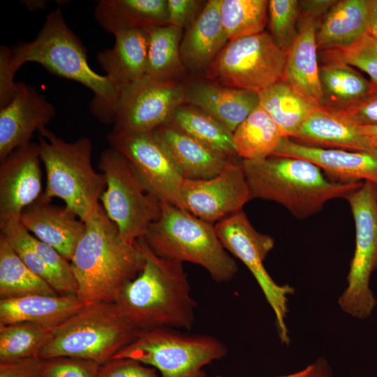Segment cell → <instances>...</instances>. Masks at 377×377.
<instances>
[{
	"label": "cell",
	"mask_w": 377,
	"mask_h": 377,
	"mask_svg": "<svg viewBox=\"0 0 377 377\" xmlns=\"http://www.w3.org/2000/svg\"><path fill=\"white\" fill-rule=\"evenodd\" d=\"M98 169L106 180L101 205L121 238L133 244L144 237L149 226L160 216L161 200L132 163L113 148L101 153Z\"/></svg>",
	"instance_id": "cell-9"
},
{
	"label": "cell",
	"mask_w": 377,
	"mask_h": 377,
	"mask_svg": "<svg viewBox=\"0 0 377 377\" xmlns=\"http://www.w3.org/2000/svg\"><path fill=\"white\" fill-rule=\"evenodd\" d=\"M20 222L35 237L71 260L85 230V222L66 206L52 204L41 195L22 212Z\"/></svg>",
	"instance_id": "cell-19"
},
{
	"label": "cell",
	"mask_w": 377,
	"mask_h": 377,
	"mask_svg": "<svg viewBox=\"0 0 377 377\" xmlns=\"http://www.w3.org/2000/svg\"><path fill=\"white\" fill-rule=\"evenodd\" d=\"M39 357L0 363V377H44Z\"/></svg>",
	"instance_id": "cell-44"
},
{
	"label": "cell",
	"mask_w": 377,
	"mask_h": 377,
	"mask_svg": "<svg viewBox=\"0 0 377 377\" xmlns=\"http://www.w3.org/2000/svg\"><path fill=\"white\" fill-rule=\"evenodd\" d=\"M253 199L241 161H231L217 176L184 179L178 207L213 224L242 210Z\"/></svg>",
	"instance_id": "cell-15"
},
{
	"label": "cell",
	"mask_w": 377,
	"mask_h": 377,
	"mask_svg": "<svg viewBox=\"0 0 377 377\" xmlns=\"http://www.w3.org/2000/svg\"><path fill=\"white\" fill-rule=\"evenodd\" d=\"M114 36V45L99 52L97 61L105 75L122 89L145 75L148 30L130 29Z\"/></svg>",
	"instance_id": "cell-27"
},
{
	"label": "cell",
	"mask_w": 377,
	"mask_h": 377,
	"mask_svg": "<svg viewBox=\"0 0 377 377\" xmlns=\"http://www.w3.org/2000/svg\"><path fill=\"white\" fill-rule=\"evenodd\" d=\"M220 0H209L197 20L186 29L180 43L186 71L204 74L228 43L220 15Z\"/></svg>",
	"instance_id": "cell-22"
},
{
	"label": "cell",
	"mask_w": 377,
	"mask_h": 377,
	"mask_svg": "<svg viewBox=\"0 0 377 377\" xmlns=\"http://www.w3.org/2000/svg\"><path fill=\"white\" fill-rule=\"evenodd\" d=\"M227 352L214 337L157 327L141 330L112 359L137 360L156 369L160 377H207L203 367L222 359Z\"/></svg>",
	"instance_id": "cell-8"
},
{
	"label": "cell",
	"mask_w": 377,
	"mask_h": 377,
	"mask_svg": "<svg viewBox=\"0 0 377 377\" xmlns=\"http://www.w3.org/2000/svg\"><path fill=\"white\" fill-rule=\"evenodd\" d=\"M311 364H310L309 365H308L306 367L304 368L303 369L300 370L295 373L279 376L276 377H306L307 374L309 373V371H311ZM216 377H223V376H218Z\"/></svg>",
	"instance_id": "cell-49"
},
{
	"label": "cell",
	"mask_w": 377,
	"mask_h": 377,
	"mask_svg": "<svg viewBox=\"0 0 377 377\" xmlns=\"http://www.w3.org/2000/svg\"><path fill=\"white\" fill-rule=\"evenodd\" d=\"M35 62L57 76L77 82L94 97L91 114L105 124H113L121 89L89 65L80 39L68 27L59 8L50 12L37 36L12 48L10 67L16 73L25 63Z\"/></svg>",
	"instance_id": "cell-3"
},
{
	"label": "cell",
	"mask_w": 377,
	"mask_h": 377,
	"mask_svg": "<svg viewBox=\"0 0 377 377\" xmlns=\"http://www.w3.org/2000/svg\"><path fill=\"white\" fill-rule=\"evenodd\" d=\"M241 165L253 198L274 201L300 219L317 214L331 200L346 199L363 182L329 180L315 164L294 157L273 155L242 160Z\"/></svg>",
	"instance_id": "cell-4"
},
{
	"label": "cell",
	"mask_w": 377,
	"mask_h": 377,
	"mask_svg": "<svg viewBox=\"0 0 377 377\" xmlns=\"http://www.w3.org/2000/svg\"><path fill=\"white\" fill-rule=\"evenodd\" d=\"M207 1L167 0L169 24L188 29L199 17Z\"/></svg>",
	"instance_id": "cell-41"
},
{
	"label": "cell",
	"mask_w": 377,
	"mask_h": 377,
	"mask_svg": "<svg viewBox=\"0 0 377 377\" xmlns=\"http://www.w3.org/2000/svg\"><path fill=\"white\" fill-rule=\"evenodd\" d=\"M334 113L355 126L377 124V89L357 106Z\"/></svg>",
	"instance_id": "cell-43"
},
{
	"label": "cell",
	"mask_w": 377,
	"mask_h": 377,
	"mask_svg": "<svg viewBox=\"0 0 377 377\" xmlns=\"http://www.w3.org/2000/svg\"><path fill=\"white\" fill-rule=\"evenodd\" d=\"M170 123L226 158L237 161L239 158L232 133L203 110L182 104L174 110Z\"/></svg>",
	"instance_id": "cell-32"
},
{
	"label": "cell",
	"mask_w": 377,
	"mask_h": 377,
	"mask_svg": "<svg viewBox=\"0 0 377 377\" xmlns=\"http://www.w3.org/2000/svg\"><path fill=\"white\" fill-rule=\"evenodd\" d=\"M58 293L21 260L0 233V300Z\"/></svg>",
	"instance_id": "cell-34"
},
{
	"label": "cell",
	"mask_w": 377,
	"mask_h": 377,
	"mask_svg": "<svg viewBox=\"0 0 377 377\" xmlns=\"http://www.w3.org/2000/svg\"><path fill=\"white\" fill-rule=\"evenodd\" d=\"M12 49L0 47V108L7 105L19 89V82H15V73L10 67Z\"/></svg>",
	"instance_id": "cell-42"
},
{
	"label": "cell",
	"mask_w": 377,
	"mask_h": 377,
	"mask_svg": "<svg viewBox=\"0 0 377 377\" xmlns=\"http://www.w3.org/2000/svg\"><path fill=\"white\" fill-rule=\"evenodd\" d=\"M274 155L308 161L324 170L336 182L353 184L367 181L377 185V149L351 151L321 148L283 137Z\"/></svg>",
	"instance_id": "cell-18"
},
{
	"label": "cell",
	"mask_w": 377,
	"mask_h": 377,
	"mask_svg": "<svg viewBox=\"0 0 377 377\" xmlns=\"http://www.w3.org/2000/svg\"><path fill=\"white\" fill-rule=\"evenodd\" d=\"M85 226L70 260L77 295L86 303H116L124 287L142 271L144 256L135 243L121 238L101 205Z\"/></svg>",
	"instance_id": "cell-2"
},
{
	"label": "cell",
	"mask_w": 377,
	"mask_h": 377,
	"mask_svg": "<svg viewBox=\"0 0 377 377\" xmlns=\"http://www.w3.org/2000/svg\"><path fill=\"white\" fill-rule=\"evenodd\" d=\"M214 228L224 248L241 260L255 278L274 313L279 339L288 345V295L293 294L295 289L276 283L264 266L265 259L274 248V239L257 231L242 210L216 223Z\"/></svg>",
	"instance_id": "cell-12"
},
{
	"label": "cell",
	"mask_w": 377,
	"mask_h": 377,
	"mask_svg": "<svg viewBox=\"0 0 377 377\" xmlns=\"http://www.w3.org/2000/svg\"><path fill=\"white\" fill-rule=\"evenodd\" d=\"M359 133L367 137L374 149H377V124L367 126H356Z\"/></svg>",
	"instance_id": "cell-48"
},
{
	"label": "cell",
	"mask_w": 377,
	"mask_h": 377,
	"mask_svg": "<svg viewBox=\"0 0 377 377\" xmlns=\"http://www.w3.org/2000/svg\"><path fill=\"white\" fill-rule=\"evenodd\" d=\"M355 228V247L347 276V286L338 304L357 319L371 316L377 300L370 288L371 274L377 269V185L363 182L346 198Z\"/></svg>",
	"instance_id": "cell-10"
},
{
	"label": "cell",
	"mask_w": 377,
	"mask_h": 377,
	"mask_svg": "<svg viewBox=\"0 0 377 377\" xmlns=\"http://www.w3.org/2000/svg\"><path fill=\"white\" fill-rule=\"evenodd\" d=\"M54 328L30 322L0 325V363L39 357Z\"/></svg>",
	"instance_id": "cell-35"
},
{
	"label": "cell",
	"mask_w": 377,
	"mask_h": 377,
	"mask_svg": "<svg viewBox=\"0 0 377 377\" xmlns=\"http://www.w3.org/2000/svg\"><path fill=\"white\" fill-rule=\"evenodd\" d=\"M90 303L76 295H32L0 300V325L30 322L56 327Z\"/></svg>",
	"instance_id": "cell-25"
},
{
	"label": "cell",
	"mask_w": 377,
	"mask_h": 377,
	"mask_svg": "<svg viewBox=\"0 0 377 377\" xmlns=\"http://www.w3.org/2000/svg\"><path fill=\"white\" fill-rule=\"evenodd\" d=\"M30 10L43 9L46 4L44 1H26L24 3Z\"/></svg>",
	"instance_id": "cell-50"
},
{
	"label": "cell",
	"mask_w": 377,
	"mask_h": 377,
	"mask_svg": "<svg viewBox=\"0 0 377 377\" xmlns=\"http://www.w3.org/2000/svg\"><path fill=\"white\" fill-rule=\"evenodd\" d=\"M140 331L116 303H90L54 328L39 357L68 356L103 364Z\"/></svg>",
	"instance_id": "cell-7"
},
{
	"label": "cell",
	"mask_w": 377,
	"mask_h": 377,
	"mask_svg": "<svg viewBox=\"0 0 377 377\" xmlns=\"http://www.w3.org/2000/svg\"><path fill=\"white\" fill-rule=\"evenodd\" d=\"M286 54L264 31L228 41L204 77L226 87L258 93L282 79Z\"/></svg>",
	"instance_id": "cell-11"
},
{
	"label": "cell",
	"mask_w": 377,
	"mask_h": 377,
	"mask_svg": "<svg viewBox=\"0 0 377 377\" xmlns=\"http://www.w3.org/2000/svg\"><path fill=\"white\" fill-rule=\"evenodd\" d=\"M110 147L122 154L134 166L154 194L161 200L179 206L184 178L156 132H110Z\"/></svg>",
	"instance_id": "cell-14"
},
{
	"label": "cell",
	"mask_w": 377,
	"mask_h": 377,
	"mask_svg": "<svg viewBox=\"0 0 377 377\" xmlns=\"http://www.w3.org/2000/svg\"><path fill=\"white\" fill-rule=\"evenodd\" d=\"M154 131L184 179L198 180L214 177L234 161L222 156L170 122Z\"/></svg>",
	"instance_id": "cell-24"
},
{
	"label": "cell",
	"mask_w": 377,
	"mask_h": 377,
	"mask_svg": "<svg viewBox=\"0 0 377 377\" xmlns=\"http://www.w3.org/2000/svg\"><path fill=\"white\" fill-rule=\"evenodd\" d=\"M368 33L377 39V0H370Z\"/></svg>",
	"instance_id": "cell-47"
},
{
	"label": "cell",
	"mask_w": 377,
	"mask_h": 377,
	"mask_svg": "<svg viewBox=\"0 0 377 377\" xmlns=\"http://www.w3.org/2000/svg\"><path fill=\"white\" fill-rule=\"evenodd\" d=\"M370 0L336 1L319 20L318 52L348 47L368 34Z\"/></svg>",
	"instance_id": "cell-26"
},
{
	"label": "cell",
	"mask_w": 377,
	"mask_h": 377,
	"mask_svg": "<svg viewBox=\"0 0 377 377\" xmlns=\"http://www.w3.org/2000/svg\"><path fill=\"white\" fill-rule=\"evenodd\" d=\"M185 102L213 117L232 133L260 105L258 93L204 79L186 80Z\"/></svg>",
	"instance_id": "cell-20"
},
{
	"label": "cell",
	"mask_w": 377,
	"mask_h": 377,
	"mask_svg": "<svg viewBox=\"0 0 377 377\" xmlns=\"http://www.w3.org/2000/svg\"><path fill=\"white\" fill-rule=\"evenodd\" d=\"M325 52L366 73L377 89V39L369 33L348 47Z\"/></svg>",
	"instance_id": "cell-38"
},
{
	"label": "cell",
	"mask_w": 377,
	"mask_h": 377,
	"mask_svg": "<svg viewBox=\"0 0 377 377\" xmlns=\"http://www.w3.org/2000/svg\"><path fill=\"white\" fill-rule=\"evenodd\" d=\"M56 114L55 107L38 90L24 82L13 99L0 108V161L29 143L34 133L45 128Z\"/></svg>",
	"instance_id": "cell-17"
},
{
	"label": "cell",
	"mask_w": 377,
	"mask_h": 377,
	"mask_svg": "<svg viewBox=\"0 0 377 377\" xmlns=\"http://www.w3.org/2000/svg\"><path fill=\"white\" fill-rule=\"evenodd\" d=\"M186 80L160 81L147 76L123 87L111 131H154L170 122L174 110L185 102Z\"/></svg>",
	"instance_id": "cell-13"
},
{
	"label": "cell",
	"mask_w": 377,
	"mask_h": 377,
	"mask_svg": "<svg viewBox=\"0 0 377 377\" xmlns=\"http://www.w3.org/2000/svg\"><path fill=\"white\" fill-rule=\"evenodd\" d=\"M135 244L144 256V266L124 287L116 304L140 330H190L196 303L182 263L158 256L143 238Z\"/></svg>",
	"instance_id": "cell-1"
},
{
	"label": "cell",
	"mask_w": 377,
	"mask_h": 377,
	"mask_svg": "<svg viewBox=\"0 0 377 377\" xmlns=\"http://www.w3.org/2000/svg\"><path fill=\"white\" fill-rule=\"evenodd\" d=\"M38 143L19 147L0 164V223L20 222L24 209L42 193Z\"/></svg>",
	"instance_id": "cell-16"
},
{
	"label": "cell",
	"mask_w": 377,
	"mask_h": 377,
	"mask_svg": "<svg viewBox=\"0 0 377 377\" xmlns=\"http://www.w3.org/2000/svg\"><path fill=\"white\" fill-rule=\"evenodd\" d=\"M94 17L113 35L169 24L167 0H101L95 7Z\"/></svg>",
	"instance_id": "cell-28"
},
{
	"label": "cell",
	"mask_w": 377,
	"mask_h": 377,
	"mask_svg": "<svg viewBox=\"0 0 377 377\" xmlns=\"http://www.w3.org/2000/svg\"><path fill=\"white\" fill-rule=\"evenodd\" d=\"M300 13V1H268L267 31L274 41L286 52L297 35Z\"/></svg>",
	"instance_id": "cell-37"
},
{
	"label": "cell",
	"mask_w": 377,
	"mask_h": 377,
	"mask_svg": "<svg viewBox=\"0 0 377 377\" xmlns=\"http://www.w3.org/2000/svg\"><path fill=\"white\" fill-rule=\"evenodd\" d=\"M293 138L305 142L304 145L321 148L376 149L367 137L358 133L355 125L322 107H318L309 114Z\"/></svg>",
	"instance_id": "cell-29"
},
{
	"label": "cell",
	"mask_w": 377,
	"mask_h": 377,
	"mask_svg": "<svg viewBox=\"0 0 377 377\" xmlns=\"http://www.w3.org/2000/svg\"><path fill=\"white\" fill-rule=\"evenodd\" d=\"M98 377H160L154 368L129 358L111 359L101 365Z\"/></svg>",
	"instance_id": "cell-40"
},
{
	"label": "cell",
	"mask_w": 377,
	"mask_h": 377,
	"mask_svg": "<svg viewBox=\"0 0 377 377\" xmlns=\"http://www.w3.org/2000/svg\"><path fill=\"white\" fill-rule=\"evenodd\" d=\"M38 132L40 156L46 172L41 196L49 200L60 198L85 222L101 205L106 188L104 175L92 166L91 140L82 137L68 142L47 127Z\"/></svg>",
	"instance_id": "cell-6"
},
{
	"label": "cell",
	"mask_w": 377,
	"mask_h": 377,
	"mask_svg": "<svg viewBox=\"0 0 377 377\" xmlns=\"http://www.w3.org/2000/svg\"><path fill=\"white\" fill-rule=\"evenodd\" d=\"M101 364L68 356L43 360L41 371L44 377H98Z\"/></svg>",
	"instance_id": "cell-39"
},
{
	"label": "cell",
	"mask_w": 377,
	"mask_h": 377,
	"mask_svg": "<svg viewBox=\"0 0 377 377\" xmlns=\"http://www.w3.org/2000/svg\"><path fill=\"white\" fill-rule=\"evenodd\" d=\"M148 30L145 76L156 80H184L187 72L180 55L183 29L167 24Z\"/></svg>",
	"instance_id": "cell-30"
},
{
	"label": "cell",
	"mask_w": 377,
	"mask_h": 377,
	"mask_svg": "<svg viewBox=\"0 0 377 377\" xmlns=\"http://www.w3.org/2000/svg\"><path fill=\"white\" fill-rule=\"evenodd\" d=\"M319 53L322 108L332 112L348 110L362 103L376 89L353 66L329 52Z\"/></svg>",
	"instance_id": "cell-23"
},
{
	"label": "cell",
	"mask_w": 377,
	"mask_h": 377,
	"mask_svg": "<svg viewBox=\"0 0 377 377\" xmlns=\"http://www.w3.org/2000/svg\"><path fill=\"white\" fill-rule=\"evenodd\" d=\"M260 105L268 113L284 137L293 138L309 114L318 108L280 80L258 92Z\"/></svg>",
	"instance_id": "cell-31"
},
{
	"label": "cell",
	"mask_w": 377,
	"mask_h": 377,
	"mask_svg": "<svg viewBox=\"0 0 377 377\" xmlns=\"http://www.w3.org/2000/svg\"><path fill=\"white\" fill-rule=\"evenodd\" d=\"M332 371L324 357H319L311 363V369L306 377H332Z\"/></svg>",
	"instance_id": "cell-46"
},
{
	"label": "cell",
	"mask_w": 377,
	"mask_h": 377,
	"mask_svg": "<svg viewBox=\"0 0 377 377\" xmlns=\"http://www.w3.org/2000/svg\"><path fill=\"white\" fill-rule=\"evenodd\" d=\"M336 1L330 0H307L300 1L302 13L311 15L320 20L330 10Z\"/></svg>",
	"instance_id": "cell-45"
},
{
	"label": "cell",
	"mask_w": 377,
	"mask_h": 377,
	"mask_svg": "<svg viewBox=\"0 0 377 377\" xmlns=\"http://www.w3.org/2000/svg\"><path fill=\"white\" fill-rule=\"evenodd\" d=\"M283 137L279 128L260 105L232 133L237 156L247 161L273 156Z\"/></svg>",
	"instance_id": "cell-33"
},
{
	"label": "cell",
	"mask_w": 377,
	"mask_h": 377,
	"mask_svg": "<svg viewBox=\"0 0 377 377\" xmlns=\"http://www.w3.org/2000/svg\"><path fill=\"white\" fill-rule=\"evenodd\" d=\"M267 0H220V15L229 41L265 31Z\"/></svg>",
	"instance_id": "cell-36"
},
{
	"label": "cell",
	"mask_w": 377,
	"mask_h": 377,
	"mask_svg": "<svg viewBox=\"0 0 377 377\" xmlns=\"http://www.w3.org/2000/svg\"><path fill=\"white\" fill-rule=\"evenodd\" d=\"M142 237L159 256L203 267L218 282L231 280L238 267L221 244L213 224L168 202Z\"/></svg>",
	"instance_id": "cell-5"
},
{
	"label": "cell",
	"mask_w": 377,
	"mask_h": 377,
	"mask_svg": "<svg viewBox=\"0 0 377 377\" xmlns=\"http://www.w3.org/2000/svg\"><path fill=\"white\" fill-rule=\"evenodd\" d=\"M320 20L302 13L297 35L287 52L283 80L306 99L321 107L316 30Z\"/></svg>",
	"instance_id": "cell-21"
}]
</instances>
